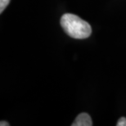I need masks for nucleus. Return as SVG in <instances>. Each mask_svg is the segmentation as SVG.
I'll list each match as a JSON object with an SVG mask.
<instances>
[{
    "label": "nucleus",
    "mask_w": 126,
    "mask_h": 126,
    "mask_svg": "<svg viewBox=\"0 0 126 126\" xmlns=\"http://www.w3.org/2000/svg\"><path fill=\"white\" fill-rule=\"evenodd\" d=\"M72 126H92L93 121L91 119V116L87 114V113H80L78 115L76 119L73 124H71Z\"/></svg>",
    "instance_id": "nucleus-2"
},
{
    "label": "nucleus",
    "mask_w": 126,
    "mask_h": 126,
    "mask_svg": "<svg viewBox=\"0 0 126 126\" xmlns=\"http://www.w3.org/2000/svg\"><path fill=\"white\" fill-rule=\"evenodd\" d=\"M116 126H126V118L120 117L119 120L117 121Z\"/></svg>",
    "instance_id": "nucleus-4"
},
{
    "label": "nucleus",
    "mask_w": 126,
    "mask_h": 126,
    "mask_svg": "<svg viewBox=\"0 0 126 126\" xmlns=\"http://www.w3.org/2000/svg\"><path fill=\"white\" fill-rule=\"evenodd\" d=\"M60 23L64 31L73 39H87L92 34L91 26L75 14H64L62 16Z\"/></svg>",
    "instance_id": "nucleus-1"
},
{
    "label": "nucleus",
    "mask_w": 126,
    "mask_h": 126,
    "mask_svg": "<svg viewBox=\"0 0 126 126\" xmlns=\"http://www.w3.org/2000/svg\"><path fill=\"white\" fill-rule=\"evenodd\" d=\"M10 1L11 0H0V13H2V12L6 9Z\"/></svg>",
    "instance_id": "nucleus-3"
},
{
    "label": "nucleus",
    "mask_w": 126,
    "mask_h": 126,
    "mask_svg": "<svg viewBox=\"0 0 126 126\" xmlns=\"http://www.w3.org/2000/svg\"><path fill=\"white\" fill-rule=\"evenodd\" d=\"M0 125L1 126H9L10 124L9 123H7V121H1L0 122Z\"/></svg>",
    "instance_id": "nucleus-5"
}]
</instances>
